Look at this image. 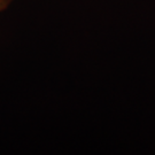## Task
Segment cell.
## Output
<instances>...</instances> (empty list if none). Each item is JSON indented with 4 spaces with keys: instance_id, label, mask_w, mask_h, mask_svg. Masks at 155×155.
<instances>
[{
    "instance_id": "1",
    "label": "cell",
    "mask_w": 155,
    "mask_h": 155,
    "mask_svg": "<svg viewBox=\"0 0 155 155\" xmlns=\"http://www.w3.org/2000/svg\"><path fill=\"white\" fill-rule=\"evenodd\" d=\"M12 1L13 0H0V12L6 9L9 6V4H11Z\"/></svg>"
}]
</instances>
